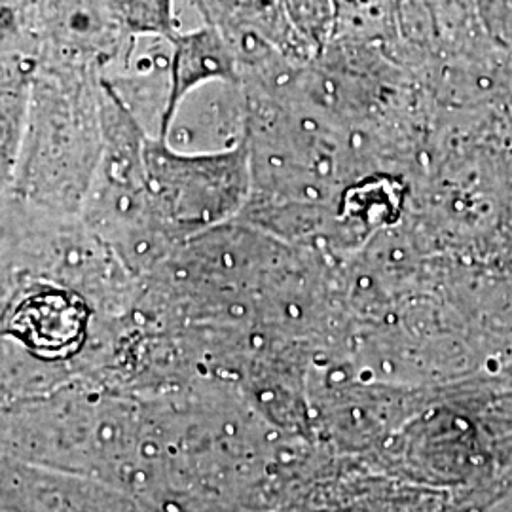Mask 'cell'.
Instances as JSON below:
<instances>
[{
	"label": "cell",
	"instance_id": "1",
	"mask_svg": "<svg viewBox=\"0 0 512 512\" xmlns=\"http://www.w3.org/2000/svg\"><path fill=\"white\" fill-rule=\"evenodd\" d=\"M145 188L167 219L202 228L230 217L247 196V145L217 154L184 156L167 141H143Z\"/></svg>",
	"mask_w": 512,
	"mask_h": 512
},
{
	"label": "cell",
	"instance_id": "2",
	"mask_svg": "<svg viewBox=\"0 0 512 512\" xmlns=\"http://www.w3.org/2000/svg\"><path fill=\"white\" fill-rule=\"evenodd\" d=\"M169 44L173 46L171 82L167 105L160 120V137L164 139L171 131L184 97L194 88L211 80H238L234 55L215 29L203 27L188 35L179 33Z\"/></svg>",
	"mask_w": 512,
	"mask_h": 512
},
{
	"label": "cell",
	"instance_id": "3",
	"mask_svg": "<svg viewBox=\"0 0 512 512\" xmlns=\"http://www.w3.org/2000/svg\"><path fill=\"white\" fill-rule=\"evenodd\" d=\"M82 310L63 294L33 296L21 304L14 319L19 336L40 355L61 353L82 332Z\"/></svg>",
	"mask_w": 512,
	"mask_h": 512
},
{
	"label": "cell",
	"instance_id": "4",
	"mask_svg": "<svg viewBox=\"0 0 512 512\" xmlns=\"http://www.w3.org/2000/svg\"><path fill=\"white\" fill-rule=\"evenodd\" d=\"M173 0H116V12L131 35H156L171 42L177 37Z\"/></svg>",
	"mask_w": 512,
	"mask_h": 512
}]
</instances>
